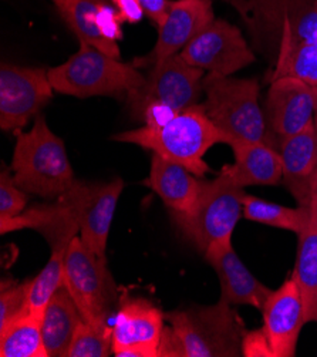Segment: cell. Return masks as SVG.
<instances>
[{
    "label": "cell",
    "mask_w": 317,
    "mask_h": 357,
    "mask_svg": "<svg viewBox=\"0 0 317 357\" xmlns=\"http://www.w3.org/2000/svg\"><path fill=\"white\" fill-rule=\"evenodd\" d=\"M113 139L150 150L184 165L196 176L210 172L205 161V154L210 149L217 144H231L229 137L206 116L201 102L178 113L164 126H143L116 134Z\"/></svg>",
    "instance_id": "6da1fadb"
},
{
    "label": "cell",
    "mask_w": 317,
    "mask_h": 357,
    "mask_svg": "<svg viewBox=\"0 0 317 357\" xmlns=\"http://www.w3.org/2000/svg\"><path fill=\"white\" fill-rule=\"evenodd\" d=\"M15 134V183L29 195L56 201L76 181L63 139L49 128L42 114L34 117L27 132L20 130Z\"/></svg>",
    "instance_id": "7a4b0ae2"
},
{
    "label": "cell",
    "mask_w": 317,
    "mask_h": 357,
    "mask_svg": "<svg viewBox=\"0 0 317 357\" xmlns=\"http://www.w3.org/2000/svg\"><path fill=\"white\" fill-rule=\"evenodd\" d=\"M248 26L258 50L277 57L281 42L317 43V0H226Z\"/></svg>",
    "instance_id": "3957f363"
},
{
    "label": "cell",
    "mask_w": 317,
    "mask_h": 357,
    "mask_svg": "<svg viewBox=\"0 0 317 357\" xmlns=\"http://www.w3.org/2000/svg\"><path fill=\"white\" fill-rule=\"evenodd\" d=\"M165 320L177 333L184 357L243 356L246 326L243 319L222 301L209 306H191L165 313Z\"/></svg>",
    "instance_id": "277c9868"
},
{
    "label": "cell",
    "mask_w": 317,
    "mask_h": 357,
    "mask_svg": "<svg viewBox=\"0 0 317 357\" xmlns=\"http://www.w3.org/2000/svg\"><path fill=\"white\" fill-rule=\"evenodd\" d=\"M144 77L134 64L123 63L86 43H80V50L67 61L49 70L54 91L77 98L127 97L143 84Z\"/></svg>",
    "instance_id": "5b68a950"
},
{
    "label": "cell",
    "mask_w": 317,
    "mask_h": 357,
    "mask_svg": "<svg viewBox=\"0 0 317 357\" xmlns=\"http://www.w3.org/2000/svg\"><path fill=\"white\" fill-rule=\"evenodd\" d=\"M206 116L233 141H266V119L255 79H233L206 73L202 84ZM229 144V146H231Z\"/></svg>",
    "instance_id": "8992f818"
},
{
    "label": "cell",
    "mask_w": 317,
    "mask_h": 357,
    "mask_svg": "<svg viewBox=\"0 0 317 357\" xmlns=\"http://www.w3.org/2000/svg\"><path fill=\"white\" fill-rule=\"evenodd\" d=\"M245 188L221 169L214 180H202L198 201L190 213H171L181 232L199 252L217 242L232 241L233 231L243 215Z\"/></svg>",
    "instance_id": "52a82bcc"
},
{
    "label": "cell",
    "mask_w": 317,
    "mask_h": 357,
    "mask_svg": "<svg viewBox=\"0 0 317 357\" xmlns=\"http://www.w3.org/2000/svg\"><path fill=\"white\" fill-rule=\"evenodd\" d=\"M64 287L84 322L98 328L111 326L120 303L118 288L107 266V258L91 251L79 235L70 242L65 254Z\"/></svg>",
    "instance_id": "ba28073f"
},
{
    "label": "cell",
    "mask_w": 317,
    "mask_h": 357,
    "mask_svg": "<svg viewBox=\"0 0 317 357\" xmlns=\"http://www.w3.org/2000/svg\"><path fill=\"white\" fill-rule=\"evenodd\" d=\"M203 79L205 71L188 64L180 54L155 63L143 84L127 96L132 119L139 121L150 105L171 107L180 113L199 104Z\"/></svg>",
    "instance_id": "9c48e42d"
},
{
    "label": "cell",
    "mask_w": 317,
    "mask_h": 357,
    "mask_svg": "<svg viewBox=\"0 0 317 357\" xmlns=\"http://www.w3.org/2000/svg\"><path fill=\"white\" fill-rule=\"evenodd\" d=\"M263 326L251 332L259 356L295 357L302 328L307 324L304 303L293 275L272 291L263 309Z\"/></svg>",
    "instance_id": "30bf717a"
},
{
    "label": "cell",
    "mask_w": 317,
    "mask_h": 357,
    "mask_svg": "<svg viewBox=\"0 0 317 357\" xmlns=\"http://www.w3.org/2000/svg\"><path fill=\"white\" fill-rule=\"evenodd\" d=\"M124 185L120 178L110 183L76 180L57 198L77 221L82 241L102 258H105L107 251L109 234Z\"/></svg>",
    "instance_id": "8fae6325"
},
{
    "label": "cell",
    "mask_w": 317,
    "mask_h": 357,
    "mask_svg": "<svg viewBox=\"0 0 317 357\" xmlns=\"http://www.w3.org/2000/svg\"><path fill=\"white\" fill-rule=\"evenodd\" d=\"M49 70L3 63L0 67V128L20 131L52 100Z\"/></svg>",
    "instance_id": "7c38bea8"
},
{
    "label": "cell",
    "mask_w": 317,
    "mask_h": 357,
    "mask_svg": "<svg viewBox=\"0 0 317 357\" xmlns=\"http://www.w3.org/2000/svg\"><path fill=\"white\" fill-rule=\"evenodd\" d=\"M180 56L205 73L232 76L256 61L252 47L240 29L215 19L183 49Z\"/></svg>",
    "instance_id": "4fadbf2b"
},
{
    "label": "cell",
    "mask_w": 317,
    "mask_h": 357,
    "mask_svg": "<svg viewBox=\"0 0 317 357\" xmlns=\"http://www.w3.org/2000/svg\"><path fill=\"white\" fill-rule=\"evenodd\" d=\"M165 329V313L151 301L120 295L111 320L113 353L117 357H158Z\"/></svg>",
    "instance_id": "5bb4252c"
},
{
    "label": "cell",
    "mask_w": 317,
    "mask_h": 357,
    "mask_svg": "<svg viewBox=\"0 0 317 357\" xmlns=\"http://www.w3.org/2000/svg\"><path fill=\"white\" fill-rule=\"evenodd\" d=\"M215 19L212 0H175L169 6L167 19L158 27L154 49L132 64L137 68L151 67L161 60L180 54L195 36Z\"/></svg>",
    "instance_id": "9a60e30c"
},
{
    "label": "cell",
    "mask_w": 317,
    "mask_h": 357,
    "mask_svg": "<svg viewBox=\"0 0 317 357\" xmlns=\"http://www.w3.org/2000/svg\"><path fill=\"white\" fill-rule=\"evenodd\" d=\"M316 87L281 77L270 82L265 101V119L277 138H286L314 121Z\"/></svg>",
    "instance_id": "2e32d148"
},
{
    "label": "cell",
    "mask_w": 317,
    "mask_h": 357,
    "mask_svg": "<svg viewBox=\"0 0 317 357\" xmlns=\"http://www.w3.org/2000/svg\"><path fill=\"white\" fill-rule=\"evenodd\" d=\"M206 262L218 273L221 282L219 301L232 305H246L262 310L272 289L256 279L236 254L232 241L212 243L203 254Z\"/></svg>",
    "instance_id": "e0dca14e"
},
{
    "label": "cell",
    "mask_w": 317,
    "mask_h": 357,
    "mask_svg": "<svg viewBox=\"0 0 317 357\" xmlns=\"http://www.w3.org/2000/svg\"><path fill=\"white\" fill-rule=\"evenodd\" d=\"M284 175L281 184L291 192L297 205L310 206L317 174V135L314 121L300 132L279 138L276 149Z\"/></svg>",
    "instance_id": "ac0fdd59"
},
{
    "label": "cell",
    "mask_w": 317,
    "mask_h": 357,
    "mask_svg": "<svg viewBox=\"0 0 317 357\" xmlns=\"http://www.w3.org/2000/svg\"><path fill=\"white\" fill-rule=\"evenodd\" d=\"M233 164L222 167L240 187L277 185L281 181L284 168L276 149L266 141H233Z\"/></svg>",
    "instance_id": "d6986e66"
},
{
    "label": "cell",
    "mask_w": 317,
    "mask_h": 357,
    "mask_svg": "<svg viewBox=\"0 0 317 357\" xmlns=\"http://www.w3.org/2000/svg\"><path fill=\"white\" fill-rule=\"evenodd\" d=\"M144 185L151 188L171 213H190L199 195L201 181L181 164L153 154L150 175Z\"/></svg>",
    "instance_id": "ffe728a7"
},
{
    "label": "cell",
    "mask_w": 317,
    "mask_h": 357,
    "mask_svg": "<svg viewBox=\"0 0 317 357\" xmlns=\"http://www.w3.org/2000/svg\"><path fill=\"white\" fill-rule=\"evenodd\" d=\"M26 228L40 232L50 248L68 245L80 232L75 217L65 205L57 199L53 204H36L24 209L15 218L0 221V234L2 235Z\"/></svg>",
    "instance_id": "44dd1931"
},
{
    "label": "cell",
    "mask_w": 317,
    "mask_h": 357,
    "mask_svg": "<svg viewBox=\"0 0 317 357\" xmlns=\"http://www.w3.org/2000/svg\"><path fill=\"white\" fill-rule=\"evenodd\" d=\"M83 320L76 302L63 284L42 316V335L47 357H67Z\"/></svg>",
    "instance_id": "7402d4cb"
},
{
    "label": "cell",
    "mask_w": 317,
    "mask_h": 357,
    "mask_svg": "<svg viewBox=\"0 0 317 357\" xmlns=\"http://www.w3.org/2000/svg\"><path fill=\"white\" fill-rule=\"evenodd\" d=\"M297 245L293 278L302 292L307 322L317 324V188L313 190L310 218Z\"/></svg>",
    "instance_id": "603a6c76"
},
{
    "label": "cell",
    "mask_w": 317,
    "mask_h": 357,
    "mask_svg": "<svg viewBox=\"0 0 317 357\" xmlns=\"http://www.w3.org/2000/svg\"><path fill=\"white\" fill-rule=\"evenodd\" d=\"M2 357H47L42 335V317L27 310L0 329Z\"/></svg>",
    "instance_id": "cb8c5ba5"
},
{
    "label": "cell",
    "mask_w": 317,
    "mask_h": 357,
    "mask_svg": "<svg viewBox=\"0 0 317 357\" xmlns=\"http://www.w3.org/2000/svg\"><path fill=\"white\" fill-rule=\"evenodd\" d=\"M67 26L73 30L80 43L90 45L114 59H120V49L116 42L105 39L97 24L98 3L91 0H67L57 6Z\"/></svg>",
    "instance_id": "d4e9b609"
},
{
    "label": "cell",
    "mask_w": 317,
    "mask_h": 357,
    "mask_svg": "<svg viewBox=\"0 0 317 357\" xmlns=\"http://www.w3.org/2000/svg\"><path fill=\"white\" fill-rule=\"evenodd\" d=\"M243 217L248 221L285 229L300 236L310 218V206L292 208L246 194L243 197Z\"/></svg>",
    "instance_id": "484cf974"
},
{
    "label": "cell",
    "mask_w": 317,
    "mask_h": 357,
    "mask_svg": "<svg viewBox=\"0 0 317 357\" xmlns=\"http://www.w3.org/2000/svg\"><path fill=\"white\" fill-rule=\"evenodd\" d=\"M291 77L317 89V43L281 42L269 82Z\"/></svg>",
    "instance_id": "4316f807"
},
{
    "label": "cell",
    "mask_w": 317,
    "mask_h": 357,
    "mask_svg": "<svg viewBox=\"0 0 317 357\" xmlns=\"http://www.w3.org/2000/svg\"><path fill=\"white\" fill-rule=\"evenodd\" d=\"M68 245L53 246L46 266L36 278L30 279L29 310L40 317L53 295L64 284V261Z\"/></svg>",
    "instance_id": "83f0119b"
},
{
    "label": "cell",
    "mask_w": 317,
    "mask_h": 357,
    "mask_svg": "<svg viewBox=\"0 0 317 357\" xmlns=\"http://www.w3.org/2000/svg\"><path fill=\"white\" fill-rule=\"evenodd\" d=\"M113 353L111 326L98 328L82 322L67 357H109Z\"/></svg>",
    "instance_id": "f1b7e54d"
},
{
    "label": "cell",
    "mask_w": 317,
    "mask_h": 357,
    "mask_svg": "<svg viewBox=\"0 0 317 357\" xmlns=\"http://www.w3.org/2000/svg\"><path fill=\"white\" fill-rule=\"evenodd\" d=\"M30 280L3 279L0 287V329L29 310Z\"/></svg>",
    "instance_id": "f546056e"
},
{
    "label": "cell",
    "mask_w": 317,
    "mask_h": 357,
    "mask_svg": "<svg viewBox=\"0 0 317 357\" xmlns=\"http://www.w3.org/2000/svg\"><path fill=\"white\" fill-rule=\"evenodd\" d=\"M27 201L29 194L15 183L13 174L3 165L0 172V221L17 217L26 209Z\"/></svg>",
    "instance_id": "4dcf8cb0"
},
{
    "label": "cell",
    "mask_w": 317,
    "mask_h": 357,
    "mask_svg": "<svg viewBox=\"0 0 317 357\" xmlns=\"http://www.w3.org/2000/svg\"><path fill=\"white\" fill-rule=\"evenodd\" d=\"M120 23H121V19L118 16L117 9H114L109 3L98 5L97 24L105 39H109L116 43L123 39V30H121Z\"/></svg>",
    "instance_id": "1f68e13d"
},
{
    "label": "cell",
    "mask_w": 317,
    "mask_h": 357,
    "mask_svg": "<svg viewBox=\"0 0 317 357\" xmlns=\"http://www.w3.org/2000/svg\"><path fill=\"white\" fill-rule=\"evenodd\" d=\"M113 3L121 22L134 24L144 17V10L141 8L139 0H113Z\"/></svg>",
    "instance_id": "d6a6232c"
},
{
    "label": "cell",
    "mask_w": 317,
    "mask_h": 357,
    "mask_svg": "<svg viewBox=\"0 0 317 357\" xmlns=\"http://www.w3.org/2000/svg\"><path fill=\"white\" fill-rule=\"evenodd\" d=\"M139 3L144 10V15H147L157 24V27H160L167 19L172 2L171 0H139Z\"/></svg>",
    "instance_id": "836d02e7"
},
{
    "label": "cell",
    "mask_w": 317,
    "mask_h": 357,
    "mask_svg": "<svg viewBox=\"0 0 317 357\" xmlns=\"http://www.w3.org/2000/svg\"><path fill=\"white\" fill-rule=\"evenodd\" d=\"M64 2H67V0H53V3L56 5V8L60 6V5H63ZM91 2H95V3H98V5H105V3L111 5L113 0H91Z\"/></svg>",
    "instance_id": "e575fe53"
},
{
    "label": "cell",
    "mask_w": 317,
    "mask_h": 357,
    "mask_svg": "<svg viewBox=\"0 0 317 357\" xmlns=\"http://www.w3.org/2000/svg\"><path fill=\"white\" fill-rule=\"evenodd\" d=\"M314 128H316V135H317V89H316V113H314ZM314 188H317V174H316Z\"/></svg>",
    "instance_id": "d590c367"
}]
</instances>
